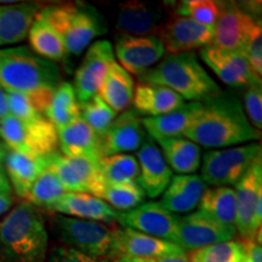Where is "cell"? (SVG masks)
<instances>
[{
  "instance_id": "cell-23",
  "label": "cell",
  "mask_w": 262,
  "mask_h": 262,
  "mask_svg": "<svg viewBox=\"0 0 262 262\" xmlns=\"http://www.w3.org/2000/svg\"><path fill=\"white\" fill-rule=\"evenodd\" d=\"M48 209L68 217L97 221L102 224L117 221L119 214L102 199L88 193L66 192Z\"/></svg>"
},
{
  "instance_id": "cell-30",
  "label": "cell",
  "mask_w": 262,
  "mask_h": 262,
  "mask_svg": "<svg viewBox=\"0 0 262 262\" xmlns=\"http://www.w3.org/2000/svg\"><path fill=\"white\" fill-rule=\"evenodd\" d=\"M134 90L135 86L131 75L118 62L114 61L108 67L97 96L116 113L124 112L129 110L130 104L133 103Z\"/></svg>"
},
{
  "instance_id": "cell-50",
  "label": "cell",
  "mask_w": 262,
  "mask_h": 262,
  "mask_svg": "<svg viewBox=\"0 0 262 262\" xmlns=\"http://www.w3.org/2000/svg\"><path fill=\"white\" fill-rule=\"evenodd\" d=\"M0 262H5L4 260H3V257H2V256H0Z\"/></svg>"
},
{
  "instance_id": "cell-22",
  "label": "cell",
  "mask_w": 262,
  "mask_h": 262,
  "mask_svg": "<svg viewBox=\"0 0 262 262\" xmlns=\"http://www.w3.org/2000/svg\"><path fill=\"white\" fill-rule=\"evenodd\" d=\"M52 157H28L5 146L4 172L16 194L26 198L38 176L50 168Z\"/></svg>"
},
{
  "instance_id": "cell-25",
  "label": "cell",
  "mask_w": 262,
  "mask_h": 262,
  "mask_svg": "<svg viewBox=\"0 0 262 262\" xmlns=\"http://www.w3.org/2000/svg\"><path fill=\"white\" fill-rule=\"evenodd\" d=\"M58 147L62 156L80 157L94 162L102 158L100 149V136L91 130V127L78 118L67 126L57 130Z\"/></svg>"
},
{
  "instance_id": "cell-35",
  "label": "cell",
  "mask_w": 262,
  "mask_h": 262,
  "mask_svg": "<svg viewBox=\"0 0 262 262\" xmlns=\"http://www.w3.org/2000/svg\"><path fill=\"white\" fill-rule=\"evenodd\" d=\"M64 193L66 189L57 178L56 172L51 168H48L38 176L25 199L34 206L49 208Z\"/></svg>"
},
{
  "instance_id": "cell-43",
  "label": "cell",
  "mask_w": 262,
  "mask_h": 262,
  "mask_svg": "<svg viewBox=\"0 0 262 262\" xmlns=\"http://www.w3.org/2000/svg\"><path fill=\"white\" fill-rule=\"evenodd\" d=\"M45 262H110L107 258H98L80 253L66 245H56L48 254Z\"/></svg>"
},
{
  "instance_id": "cell-24",
  "label": "cell",
  "mask_w": 262,
  "mask_h": 262,
  "mask_svg": "<svg viewBox=\"0 0 262 262\" xmlns=\"http://www.w3.org/2000/svg\"><path fill=\"white\" fill-rule=\"evenodd\" d=\"M205 189L204 181L195 173L172 176L159 203L172 214H186L199 205Z\"/></svg>"
},
{
  "instance_id": "cell-1",
  "label": "cell",
  "mask_w": 262,
  "mask_h": 262,
  "mask_svg": "<svg viewBox=\"0 0 262 262\" xmlns=\"http://www.w3.org/2000/svg\"><path fill=\"white\" fill-rule=\"evenodd\" d=\"M183 137L205 148L221 149L260 140L237 96L219 93L202 101V107Z\"/></svg>"
},
{
  "instance_id": "cell-28",
  "label": "cell",
  "mask_w": 262,
  "mask_h": 262,
  "mask_svg": "<svg viewBox=\"0 0 262 262\" xmlns=\"http://www.w3.org/2000/svg\"><path fill=\"white\" fill-rule=\"evenodd\" d=\"M133 103L139 114L158 117L178 110L185 104V100L162 85L139 83L134 90Z\"/></svg>"
},
{
  "instance_id": "cell-8",
  "label": "cell",
  "mask_w": 262,
  "mask_h": 262,
  "mask_svg": "<svg viewBox=\"0 0 262 262\" xmlns=\"http://www.w3.org/2000/svg\"><path fill=\"white\" fill-rule=\"evenodd\" d=\"M55 231L66 247L98 258H113L116 234L102 222L81 220L58 215L54 220Z\"/></svg>"
},
{
  "instance_id": "cell-20",
  "label": "cell",
  "mask_w": 262,
  "mask_h": 262,
  "mask_svg": "<svg viewBox=\"0 0 262 262\" xmlns=\"http://www.w3.org/2000/svg\"><path fill=\"white\" fill-rule=\"evenodd\" d=\"M116 244H114V256L139 257L157 260L173 255H183L186 251L172 242L164 241L152 235H147L130 228L114 229Z\"/></svg>"
},
{
  "instance_id": "cell-34",
  "label": "cell",
  "mask_w": 262,
  "mask_h": 262,
  "mask_svg": "<svg viewBox=\"0 0 262 262\" xmlns=\"http://www.w3.org/2000/svg\"><path fill=\"white\" fill-rule=\"evenodd\" d=\"M101 172L107 185L137 182L140 173L136 157L131 155H113L98 160Z\"/></svg>"
},
{
  "instance_id": "cell-13",
  "label": "cell",
  "mask_w": 262,
  "mask_h": 262,
  "mask_svg": "<svg viewBox=\"0 0 262 262\" xmlns=\"http://www.w3.org/2000/svg\"><path fill=\"white\" fill-rule=\"evenodd\" d=\"M171 55L193 52L214 45V27L180 15H170L157 34Z\"/></svg>"
},
{
  "instance_id": "cell-17",
  "label": "cell",
  "mask_w": 262,
  "mask_h": 262,
  "mask_svg": "<svg viewBox=\"0 0 262 262\" xmlns=\"http://www.w3.org/2000/svg\"><path fill=\"white\" fill-rule=\"evenodd\" d=\"M147 134L142 119L135 110H126L117 116L108 130L100 137V149L102 157L126 155L142 146Z\"/></svg>"
},
{
  "instance_id": "cell-26",
  "label": "cell",
  "mask_w": 262,
  "mask_h": 262,
  "mask_svg": "<svg viewBox=\"0 0 262 262\" xmlns=\"http://www.w3.org/2000/svg\"><path fill=\"white\" fill-rule=\"evenodd\" d=\"M40 9L34 3L0 5V47L24 41Z\"/></svg>"
},
{
  "instance_id": "cell-6",
  "label": "cell",
  "mask_w": 262,
  "mask_h": 262,
  "mask_svg": "<svg viewBox=\"0 0 262 262\" xmlns=\"http://www.w3.org/2000/svg\"><path fill=\"white\" fill-rule=\"evenodd\" d=\"M0 139L6 147L28 157H49L58 148L57 129L47 117L24 122L8 114L0 119Z\"/></svg>"
},
{
  "instance_id": "cell-48",
  "label": "cell",
  "mask_w": 262,
  "mask_h": 262,
  "mask_svg": "<svg viewBox=\"0 0 262 262\" xmlns=\"http://www.w3.org/2000/svg\"><path fill=\"white\" fill-rule=\"evenodd\" d=\"M0 193H11V186L5 172L0 171Z\"/></svg>"
},
{
  "instance_id": "cell-49",
  "label": "cell",
  "mask_w": 262,
  "mask_h": 262,
  "mask_svg": "<svg viewBox=\"0 0 262 262\" xmlns=\"http://www.w3.org/2000/svg\"><path fill=\"white\" fill-rule=\"evenodd\" d=\"M113 262H155V260H149V258H139V257L119 256V257L114 258Z\"/></svg>"
},
{
  "instance_id": "cell-10",
  "label": "cell",
  "mask_w": 262,
  "mask_h": 262,
  "mask_svg": "<svg viewBox=\"0 0 262 262\" xmlns=\"http://www.w3.org/2000/svg\"><path fill=\"white\" fill-rule=\"evenodd\" d=\"M237 234L234 226L224 225L202 211L178 216L176 244L183 250H198L210 245L232 241Z\"/></svg>"
},
{
  "instance_id": "cell-32",
  "label": "cell",
  "mask_w": 262,
  "mask_h": 262,
  "mask_svg": "<svg viewBox=\"0 0 262 262\" xmlns=\"http://www.w3.org/2000/svg\"><path fill=\"white\" fill-rule=\"evenodd\" d=\"M199 211L224 225L234 226L237 215L235 191L232 187L206 188L203 193Z\"/></svg>"
},
{
  "instance_id": "cell-21",
  "label": "cell",
  "mask_w": 262,
  "mask_h": 262,
  "mask_svg": "<svg viewBox=\"0 0 262 262\" xmlns=\"http://www.w3.org/2000/svg\"><path fill=\"white\" fill-rule=\"evenodd\" d=\"M136 159L140 168L137 185L149 198H157L163 194L171 181L172 171L164 159L156 141L148 135L142 146L137 149Z\"/></svg>"
},
{
  "instance_id": "cell-40",
  "label": "cell",
  "mask_w": 262,
  "mask_h": 262,
  "mask_svg": "<svg viewBox=\"0 0 262 262\" xmlns=\"http://www.w3.org/2000/svg\"><path fill=\"white\" fill-rule=\"evenodd\" d=\"M243 54L247 58L251 71L257 78L261 79L262 75V28L261 22L258 21L254 25L249 35L247 42H245Z\"/></svg>"
},
{
  "instance_id": "cell-18",
  "label": "cell",
  "mask_w": 262,
  "mask_h": 262,
  "mask_svg": "<svg viewBox=\"0 0 262 262\" xmlns=\"http://www.w3.org/2000/svg\"><path fill=\"white\" fill-rule=\"evenodd\" d=\"M256 19L237 3L221 2V11L214 26V45L226 50L243 51Z\"/></svg>"
},
{
  "instance_id": "cell-39",
  "label": "cell",
  "mask_w": 262,
  "mask_h": 262,
  "mask_svg": "<svg viewBox=\"0 0 262 262\" xmlns=\"http://www.w3.org/2000/svg\"><path fill=\"white\" fill-rule=\"evenodd\" d=\"M176 15L194 19L198 24L214 27L221 11V2L212 0H186L175 6Z\"/></svg>"
},
{
  "instance_id": "cell-31",
  "label": "cell",
  "mask_w": 262,
  "mask_h": 262,
  "mask_svg": "<svg viewBox=\"0 0 262 262\" xmlns=\"http://www.w3.org/2000/svg\"><path fill=\"white\" fill-rule=\"evenodd\" d=\"M27 37L32 51L39 57L51 62L64 61L68 57L61 37L40 16L37 15L33 21Z\"/></svg>"
},
{
  "instance_id": "cell-15",
  "label": "cell",
  "mask_w": 262,
  "mask_h": 262,
  "mask_svg": "<svg viewBox=\"0 0 262 262\" xmlns=\"http://www.w3.org/2000/svg\"><path fill=\"white\" fill-rule=\"evenodd\" d=\"M117 221L125 228L176 244L178 216L164 209L159 202H148L133 210L119 212Z\"/></svg>"
},
{
  "instance_id": "cell-51",
  "label": "cell",
  "mask_w": 262,
  "mask_h": 262,
  "mask_svg": "<svg viewBox=\"0 0 262 262\" xmlns=\"http://www.w3.org/2000/svg\"><path fill=\"white\" fill-rule=\"evenodd\" d=\"M239 262H243V258H242V260H241V261H239Z\"/></svg>"
},
{
  "instance_id": "cell-5",
  "label": "cell",
  "mask_w": 262,
  "mask_h": 262,
  "mask_svg": "<svg viewBox=\"0 0 262 262\" xmlns=\"http://www.w3.org/2000/svg\"><path fill=\"white\" fill-rule=\"evenodd\" d=\"M60 80L57 64L39 57L29 48L0 49V85L5 91L33 93L56 89Z\"/></svg>"
},
{
  "instance_id": "cell-42",
  "label": "cell",
  "mask_w": 262,
  "mask_h": 262,
  "mask_svg": "<svg viewBox=\"0 0 262 262\" xmlns=\"http://www.w3.org/2000/svg\"><path fill=\"white\" fill-rule=\"evenodd\" d=\"M244 112L255 129L262 127V90L261 84L250 85L244 93Z\"/></svg>"
},
{
  "instance_id": "cell-19",
  "label": "cell",
  "mask_w": 262,
  "mask_h": 262,
  "mask_svg": "<svg viewBox=\"0 0 262 262\" xmlns=\"http://www.w3.org/2000/svg\"><path fill=\"white\" fill-rule=\"evenodd\" d=\"M169 17L162 5L131 0L119 5L116 28L123 35H157Z\"/></svg>"
},
{
  "instance_id": "cell-29",
  "label": "cell",
  "mask_w": 262,
  "mask_h": 262,
  "mask_svg": "<svg viewBox=\"0 0 262 262\" xmlns=\"http://www.w3.org/2000/svg\"><path fill=\"white\" fill-rule=\"evenodd\" d=\"M171 171L178 175H192L202 163V148L186 137H170L157 141Z\"/></svg>"
},
{
  "instance_id": "cell-33",
  "label": "cell",
  "mask_w": 262,
  "mask_h": 262,
  "mask_svg": "<svg viewBox=\"0 0 262 262\" xmlns=\"http://www.w3.org/2000/svg\"><path fill=\"white\" fill-rule=\"evenodd\" d=\"M45 117L56 126L57 130L80 118V103L78 102L72 84L64 81L57 85Z\"/></svg>"
},
{
  "instance_id": "cell-9",
  "label": "cell",
  "mask_w": 262,
  "mask_h": 262,
  "mask_svg": "<svg viewBox=\"0 0 262 262\" xmlns=\"http://www.w3.org/2000/svg\"><path fill=\"white\" fill-rule=\"evenodd\" d=\"M235 215L234 227L243 241H256L261 244V227L255 222V210L262 201V162L261 157L255 160L243 178L235 183Z\"/></svg>"
},
{
  "instance_id": "cell-3",
  "label": "cell",
  "mask_w": 262,
  "mask_h": 262,
  "mask_svg": "<svg viewBox=\"0 0 262 262\" xmlns=\"http://www.w3.org/2000/svg\"><path fill=\"white\" fill-rule=\"evenodd\" d=\"M140 83L168 88L183 100L202 102L221 93L216 81L199 63L194 52L169 54L155 67L139 75Z\"/></svg>"
},
{
  "instance_id": "cell-36",
  "label": "cell",
  "mask_w": 262,
  "mask_h": 262,
  "mask_svg": "<svg viewBox=\"0 0 262 262\" xmlns=\"http://www.w3.org/2000/svg\"><path fill=\"white\" fill-rule=\"evenodd\" d=\"M146 194L137 182L107 185L101 199L111 208L123 212L133 210L145 202Z\"/></svg>"
},
{
  "instance_id": "cell-46",
  "label": "cell",
  "mask_w": 262,
  "mask_h": 262,
  "mask_svg": "<svg viewBox=\"0 0 262 262\" xmlns=\"http://www.w3.org/2000/svg\"><path fill=\"white\" fill-rule=\"evenodd\" d=\"M9 114V108H8V101H6V95L5 90L3 89L2 85H0V119L6 117Z\"/></svg>"
},
{
  "instance_id": "cell-14",
  "label": "cell",
  "mask_w": 262,
  "mask_h": 262,
  "mask_svg": "<svg viewBox=\"0 0 262 262\" xmlns=\"http://www.w3.org/2000/svg\"><path fill=\"white\" fill-rule=\"evenodd\" d=\"M165 48L157 35H119L114 45V56L127 73L139 77L164 57Z\"/></svg>"
},
{
  "instance_id": "cell-11",
  "label": "cell",
  "mask_w": 262,
  "mask_h": 262,
  "mask_svg": "<svg viewBox=\"0 0 262 262\" xmlns=\"http://www.w3.org/2000/svg\"><path fill=\"white\" fill-rule=\"evenodd\" d=\"M50 168L70 193H88L101 199L107 183L101 172L98 162L80 158L64 157L56 153L51 160Z\"/></svg>"
},
{
  "instance_id": "cell-38",
  "label": "cell",
  "mask_w": 262,
  "mask_h": 262,
  "mask_svg": "<svg viewBox=\"0 0 262 262\" xmlns=\"http://www.w3.org/2000/svg\"><path fill=\"white\" fill-rule=\"evenodd\" d=\"M243 258V245L239 241H229L205 247L191 253V262H239Z\"/></svg>"
},
{
  "instance_id": "cell-37",
  "label": "cell",
  "mask_w": 262,
  "mask_h": 262,
  "mask_svg": "<svg viewBox=\"0 0 262 262\" xmlns=\"http://www.w3.org/2000/svg\"><path fill=\"white\" fill-rule=\"evenodd\" d=\"M117 114L97 95L88 102L80 103V118L100 137L108 130Z\"/></svg>"
},
{
  "instance_id": "cell-44",
  "label": "cell",
  "mask_w": 262,
  "mask_h": 262,
  "mask_svg": "<svg viewBox=\"0 0 262 262\" xmlns=\"http://www.w3.org/2000/svg\"><path fill=\"white\" fill-rule=\"evenodd\" d=\"M243 262H262L261 244L256 241H243Z\"/></svg>"
},
{
  "instance_id": "cell-45",
  "label": "cell",
  "mask_w": 262,
  "mask_h": 262,
  "mask_svg": "<svg viewBox=\"0 0 262 262\" xmlns=\"http://www.w3.org/2000/svg\"><path fill=\"white\" fill-rule=\"evenodd\" d=\"M14 204L11 193H0V216L8 212Z\"/></svg>"
},
{
  "instance_id": "cell-2",
  "label": "cell",
  "mask_w": 262,
  "mask_h": 262,
  "mask_svg": "<svg viewBox=\"0 0 262 262\" xmlns=\"http://www.w3.org/2000/svg\"><path fill=\"white\" fill-rule=\"evenodd\" d=\"M49 235L34 205H16L0 221V256L5 262H45Z\"/></svg>"
},
{
  "instance_id": "cell-47",
  "label": "cell",
  "mask_w": 262,
  "mask_h": 262,
  "mask_svg": "<svg viewBox=\"0 0 262 262\" xmlns=\"http://www.w3.org/2000/svg\"><path fill=\"white\" fill-rule=\"evenodd\" d=\"M155 262H191L187 255H173V256H166L162 258H157Z\"/></svg>"
},
{
  "instance_id": "cell-27",
  "label": "cell",
  "mask_w": 262,
  "mask_h": 262,
  "mask_svg": "<svg viewBox=\"0 0 262 262\" xmlns=\"http://www.w3.org/2000/svg\"><path fill=\"white\" fill-rule=\"evenodd\" d=\"M201 107L202 102H189L163 116L147 117L142 119L143 129L153 141L183 136Z\"/></svg>"
},
{
  "instance_id": "cell-12",
  "label": "cell",
  "mask_w": 262,
  "mask_h": 262,
  "mask_svg": "<svg viewBox=\"0 0 262 262\" xmlns=\"http://www.w3.org/2000/svg\"><path fill=\"white\" fill-rule=\"evenodd\" d=\"M116 61L114 51L108 40H96L85 52L83 61L75 71L73 86L79 103H85L96 96L108 67Z\"/></svg>"
},
{
  "instance_id": "cell-4",
  "label": "cell",
  "mask_w": 262,
  "mask_h": 262,
  "mask_svg": "<svg viewBox=\"0 0 262 262\" xmlns=\"http://www.w3.org/2000/svg\"><path fill=\"white\" fill-rule=\"evenodd\" d=\"M60 35L67 55L79 56L95 39L107 32L102 15L93 5L64 3L48 5L38 12Z\"/></svg>"
},
{
  "instance_id": "cell-16",
  "label": "cell",
  "mask_w": 262,
  "mask_h": 262,
  "mask_svg": "<svg viewBox=\"0 0 262 262\" xmlns=\"http://www.w3.org/2000/svg\"><path fill=\"white\" fill-rule=\"evenodd\" d=\"M201 57L222 83L231 88H248L261 84V79L251 71L243 51L226 50L210 45L201 50Z\"/></svg>"
},
{
  "instance_id": "cell-41",
  "label": "cell",
  "mask_w": 262,
  "mask_h": 262,
  "mask_svg": "<svg viewBox=\"0 0 262 262\" xmlns=\"http://www.w3.org/2000/svg\"><path fill=\"white\" fill-rule=\"evenodd\" d=\"M6 101H8L9 114L17 118L19 120L28 122L34 120L37 118L44 117L37 112L33 106L31 98L26 93H18V91H5Z\"/></svg>"
},
{
  "instance_id": "cell-7",
  "label": "cell",
  "mask_w": 262,
  "mask_h": 262,
  "mask_svg": "<svg viewBox=\"0 0 262 262\" xmlns=\"http://www.w3.org/2000/svg\"><path fill=\"white\" fill-rule=\"evenodd\" d=\"M260 157L258 142L206 150L201 163V178L212 187H229L243 178Z\"/></svg>"
}]
</instances>
